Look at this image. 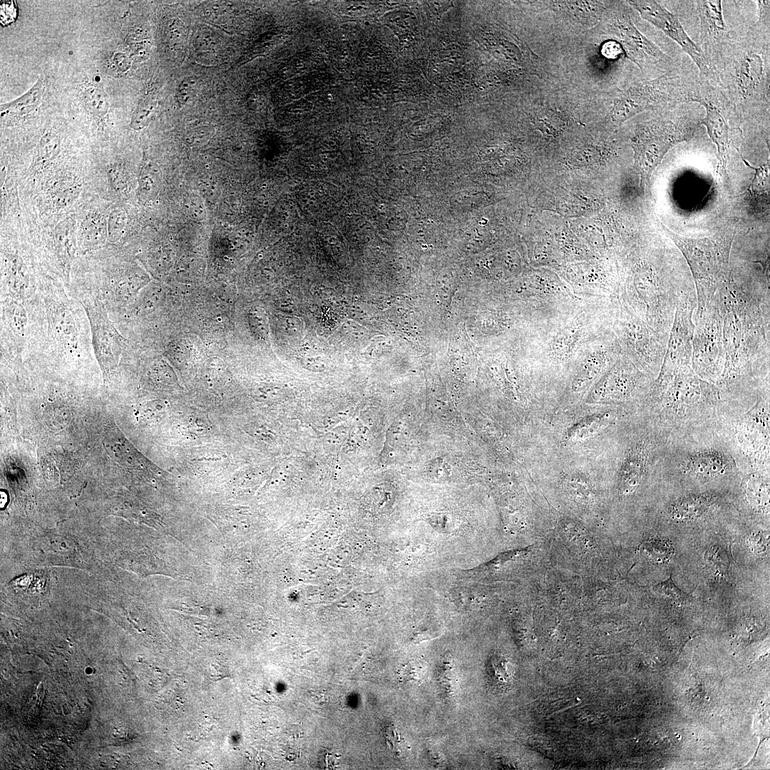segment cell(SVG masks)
Returning a JSON list of instances; mask_svg holds the SVG:
<instances>
[{
	"instance_id": "cell-1",
	"label": "cell",
	"mask_w": 770,
	"mask_h": 770,
	"mask_svg": "<svg viewBox=\"0 0 770 770\" xmlns=\"http://www.w3.org/2000/svg\"><path fill=\"white\" fill-rule=\"evenodd\" d=\"M722 317L724 363L719 393L742 392L763 374L770 359L769 279L750 282L729 269L715 293Z\"/></svg>"
},
{
	"instance_id": "cell-2",
	"label": "cell",
	"mask_w": 770,
	"mask_h": 770,
	"mask_svg": "<svg viewBox=\"0 0 770 770\" xmlns=\"http://www.w3.org/2000/svg\"><path fill=\"white\" fill-rule=\"evenodd\" d=\"M658 224L688 265L697 295L694 314H698L712 299L728 274L734 234L690 237L672 231L661 221L658 220Z\"/></svg>"
},
{
	"instance_id": "cell-3",
	"label": "cell",
	"mask_w": 770,
	"mask_h": 770,
	"mask_svg": "<svg viewBox=\"0 0 770 770\" xmlns=\"http://www.w3.org/2000/svg\"><path fill=\"white\" fill-rule=\"evenodd\" d=\"M692 366L701 379L714 384L724 368L722 317L715 297L698 314H694Z\"/></svg>"
},
{
	"instance_id": "cell-4",
	"label": "cell",
	"mask_w": 770,
	"mask_h": 770,
	"mask_svg": "<svg viewBox=\"0 0 770 770\" xmlns=\"http://www.w3.org/2000/svg\"><path fill=\"white\" fill-rule=\"evenodd\" d=\"M616 329L629 359L651 376L659 374L669 335L648 325L625 305L622 307Z\"/></svg>"
},
{
	"instance_id": "cell-5",
	"label": "cell",
	"mask_w": 770,
	"mask_h": 770,
	"mask_svg": "<svg viewBox=\"0 0 770 770\" xmlns=\"http://www.w3.org/2000/svg\"><path fill=\"white\" fill-rule=\"evenodd\" d=\"M687 138L683 128L670 120H654L633 138L635 158L643 180L649 179L669 150Z\"/></svg>"
},
{
	"instance_id": "cell-6",
	"label": "cell",
	"mask_w": 770,
	"mask_h": 770,
	"mask_svg": "<svg viewBox=\"0 0 770 770\" xmlns=\"http://www.w3.org/2000/svg\"><path fill=\"white\" fill-rule=\"evenodd\" d=\"M697 306L695 291L684 292L680 295L659 373L669 374L692 366L694 329L693 317Z\"/></svg>"
},
{
	"instance_id": "cell-7",
	"label": "cell",
	"mask_w": 770,
	"mask_h": 770,
	"mask_svg": "<svg viewBox=\"0 0 770 770\" xmlns=\"http://www.w3.org/2000/svg\"><path fill=\"white\" fill-rule=\"evenodd\" d=\"M627 3L638 11L642 18L676 42L694 62L701 74L709 73V63L704 53L686 33L675 14L656 1L631 0Z\"/></svg>"
},
{
	"instance_id": "cell-8",
	"label": "cell",
	"mask_w": 770,
	"mask_h": 770,
	"mask_svg": "<svg viewBox=\"0 0 770 770\" xmlns=\"http://www.w3.org/2000/svg\"><path fill=\"white\" fill-rule=\"evenodd\" d=\"M667 81V76H662L620 93L613 101V121L621 124L641 112L653 111L664 104L669 100Z\"/></svg>"
},
{
	"instance_id": "cell-9",
	"label": "cell",
	"mask_w": 770,
	"mask_h": 770,
	"mask_svg": "<svg viewBox=\"0 0 770 770\" xmlns=\"http://www.w3.org/2000/svg\"><path fill=\"white\" fill-rule=\"evenodd\" d=\"M63 294H46L48 334L59 354H78L80 334L77 321Z\"/></svg>"
},
{
	"instance_id": "cell-10",
	"label": "cell",
	"mask_w": 770,
	"mask_h": 770,
	"mask_svg": "<svg viewBox=\"0 0 770 770\" xmlns=\"http://www.w3.org/2000/svg\"><path fill=\"white\" fill-rule=\"evenodd\" d=\"M92 332L94 353L103 370L108 371L117 364L120 352V338L101 302H85Z\"/></svg>"
},
{
	"instance_id": "cell-11",
	"label": "cell",
	"mask_w": 770,
	"mask_h": 770,
	"mask_svg": "<svg viewBox=\"0 0 770 770\" xmlns=\"http://www.w3.org/2000/svg\"><path fill=\"white\" fill-rule=\"evenodd\" d=\"M646 381L645 376L625 356L616 361L596 389L600 400L622 401L632 396Z\"/></svg>"
},
{
	"instance_id": "cell-12",
	"label": "cell",
	"mask_w": 770,
	"mask_h": 770,
	"mask_svg": "<svg viewBox=\"0 0 770 770\" xmlns=\"http://www.w3.org/2000/svg\"><path fill=\"white\" fill-rule=\"evenodd\" d=\"M734 461L725 453L715 448H707L687 454L680 463L685 475L700 480H709L732 471Z\"/></svg>"
},
{
	"instance_id": "cell-13",
	"label": "cell",
	"mask_w": 770,
	"mask_h": 770,
	"mask_svg": "<svg viewBox=\"0 0 770 770\" xmlns=\"http://www.w3.org/2000/svg\"><path fill=\"white\" fill-rule=\"evenodd\" d=\"M649 451L648 442L642 441L627 452L618 474V490L622 496L632 494L642 484L646 473Z\"/></svg>"
},
{
	"instance_id": "cell-14",
	"label": "cell",
	"mask_w": 770,
	"mask_h": 770,
	"mask_svg": "<svg viewBox=\"0 0 770 770\" xmlns=\"http://www.w3.org/2000/svg\"><path fill=\"white\" fill-rule=\"evenodd\" d=\"M690 100L705 108L706 115L701 123L705 126L708 135L717 147L720 171H725L729 148V125L722 113L711 103L698 98H692Z\"/></svg>"
},
{
	"instance_id": "cell-15",
	"label": "cell",
	"mask_w": 770,
	"mask_h": 770,
	"mask_svg": "<svg viewBox=\"0 0 770 770\" xmlns=\"http://www.w3.org/2000/svg\"><path fill=\"white\" fill-rule=\"evenodd\" d=\"M717 501V497L709 493H692L673 501L668 507L669 515L674 520L688 522L704 517Z\"/></svg>"
},
{
	"instance_id": "cell-16",
	"label": "cell",
	"mask_w": 770,
	"mask_h": 770,
	"mask_svg": "<svg viewBox=\"0 0 770 770\" xmlns=\"http://www.w3.org/2000/svg\"><path fill=\"white\" fill-rule=\"evenodd\" d=\"M4 280L12 299L20 300L29 297L31 288L29 271L19 256L9 255L5 259Z\"/></svg>"
},
{
	"instance_id": "cell-17",
	"label": "cell",
	"mask_w": 770,
	"mask_h": 770,
	"mask_svg": "<svg viewBox=\"0 0 770 770\" xmlns=\"http://www.w3.org/2000/svg\"><path fill=\"white\" fill-rule=\"evenodd\" d=\"M43 91V80L40 78L26 93L18 98L1 105L4 119H20L31 113L38 105Z\"/></svg>"
},
{
	"instance_id": "cell-18",
	"label": "cell",
	"mask_w": 770,
	"mask_h": 770,
	"mask_svg": "<svg viewBox=\"0 0 770 770\" xmlns=\"http://www.w3.org/2000/svg\"><path fill=\"white\" fill-rule=\"evenodd\" d=\"M620 29L624 41L638 54L653 63L664 59L665 56L661 50L641 34L630 21L620 24Z\"/></svg>"
},
{
	"instance_id": "cell-19",
	"label": "cell",
	"mask_w": 770,
	"mask_h": 770,
	"mask_svg": "<svg viewBox=\"0 0 770 770\" xmlns=\"http://www.w3.org/2000/svg\"><path fill=\"white\" fill-rule=\"evenodd\" d=\"M764 64L756 53L747 54L741 61L737 72V84L741 93L746 96L754 91L762 78Z\"/></svg>"
},
{
	"instance_id": "cell-20",
	"label": "cell",
	"mask_w": 770,
	"mask_h": 770,
	"mask_svg": "<svg viewBox=\"0 0 770 770\" xmlns=\"http://www.w3.org/2000/svg\"><path fill=\"white\" fill-rule=\"evenodd\" d=\"M615 347L596 352V356H590L582 364L573 380V388L575 390L584 389L600 374L610 356L618 353Z\"/></svg>"
},
{
	"instance_id": "cell-21",
	"label": "cell",
	"mask_w": 770,
	"mask_h": 770,
	"mask_svg": "<svg viewBox=\"0 0 770 770\" xmlns=\"http://www.w3.org/2000/svg\"><path fill=\"white\" fill-rule=\"evenodd\" d=\"M697 5L699 16L704 29L714 34L726 30L721 1H698Z\"/></svg>"
},
{
	"instance_id": "cell-22",
	"label": "cell",
	"mask_w": 770,
	"mask_h": 770,
	"mask_svg": "<svg viewBox=\"0 0 770 770\" xmlns=\"http://www.w3.org/2000/svg\"><path fill=\"white\" fill-rule=\"evenodd\" d=\"M107 239V222L99 215L88 216L82 225V241L88 250L100 247Z\"/></svg>"
},
{
	"instance_id": "cell-23",
	"label": "cell",
	"mask_w": 770,
	"mask_h": 770,
	"mask_svg": "<svg viewBox=\"0 0 770 770\" xmlns=\"http://www.w3.org/2000/svg\"><path fill=\"white\" fill-rule=\"evenodd\" d=\"M161 183L160 168L154 163H147L142 168L139 178V196L144 201L155 197Z\"/></svg>"
},
{
	"instance_id": "cell-24",
	"label": "cell",
	"mask_w": 770,
	"mask_h": 770,
	"mask_svg": "<svg viewBox=\"0 0 770 770\" xmlns=\"http://www.w3.org/2000/svg\"><path fill=\"white\" fill-rule=\"evenodd\" d=\"M153 91L147 92L139 101L131 118L130 126L141 130L150 122L157 106V97Z\"/></svg>"
},
{
	"instance_id": "cell-25",
	"label": "cell",
	"mask_w": 770,
	"mask_h": 770,
	"mask_svg": "<svg viewBox=\"0 0 770 770\" xmlns=\"http://www.w3.org/2000/svg\"><path fill=\"white\" fill-rule=\"evenodd\" d=\"M580 331V327L578 324H573L563 329L553 341V354L559 358L566 357L578 342Z\"/></svg>"
},
{
	"instance_id": "cell-26",
	"label": "cell",
	"mask_w": 770,
	"mask_h": 770,
	"mask_svg": "<svg viewBox=\"0 0 770 770\" xmlns=\"http://www.w3.org/2000/svg\"><path fill=\"white\" fill-rule=\"evenodd\" d=\"M705 565L712 575L718 577H727L730 567V560L727 551L719 545L709 547L704 556Z\"/></svg>"
},
{
	"instance_id": "cell-27",
	"label": "cell",
	"mask_w": 770,
	"mask_h": 770,
	"mask_svg": "<svg viewBox=\"0 0 770 770\" xmlns=\"http://www.w3.org/2000/svg\"><path fill=\"white\" fill-rule=\"evenodd\" d=\"M73 227L68 221L61 223L56 230V248L60 260L67 265L75 252Z\"/></svg>"
},
{
	"instance_id": "cell-28",
	"label": "cell",
	"mask_w": 770,
	"mask_h": 770,
	"mask_svg": "<svg viewBox=\"0 0 770 770\" xmlns=\"http://www.w3.org/2000/svg\"><path fill=\"white\" fill-rule=\"evenodd\" d=\"M84 99L88 110L97 118L104 117L108 111L109 102L105 91L98 86H90L84 91Z\"/></svg>"
},
{
	"instance_id": "cell-29",
	"label": "cell",
	"mask_w": 770,
	"mask_h": 770,
	"mask_svg": "<svg viewBox=\"0 0 770 770\" xmlns=\"http://www.w3.org/2000/svg\"><path fill=\"white\" fill-rule=\"evenodd\" d=\"M642 551L648 558L657 563H665L672 558L674 550L671 543L662 539H652L645 543Z\"/></svg>"
},
{
	"instance_id": "cell-30",
	"label": "cell",
	"mask_w": 770,
	"mask_h": 770,
	"mask_svg": "<svg viewBox=\"0 0 770 770\" xmlns=\"http://www.w3.org/2000/svg\"><path fill=\"white\" fill-rule=\"evenodd\" d=\"M60 150V137L53 132L46 133L38 145L37 162L43 164L53 160L58 155Z\"/></svg>"
},
{
	"instance_id": "cell-31",
	"label": "cell",
	"mask_w": 770,
	"mask_h": 770,
	"mask_svg": "<svg viewBox=\"0 0 770 770\" xmlns=\"http://www.w3.org/2000/svg\"><path fill=\"white\" fill-rule=\"evenodd\" d=\"M607 422V417L598 416L590 417L580 421L568 432V438L579 440L589 437L597 432Z\"/></svg>"
},
{
	"instance_id": "cell-32",
	"label": "cell",
	"mask_w": 770,
	"mask_h": 770,
	"mask_svg": "<svg viewBox=\"0 0 770 770\" xmlns=\"http://www.w3.org/2000/svg\"><path fill=\"white\" fill-rule=\"evenodd\" d=\"M125 223L126 215L123 210L115 209L111 212L107 221V240L110 242H115L120 238Z\"/></svg>"
},
{
	"instance_id": "cell-33",
	"label": "cell",
	"mask_w": 770,
	"mask_h": 770,
	"mask_svg": "<svg viewBox=\"0 0 770 770\" xmlns=\"http://www.w3.org/2000/svg\"><path fill=\"white\" fill-rule=\"evenodd\" d=\"M743 162L750 168L754 170L755 173L754 178L750 185V190L751 193L756 194L761 192L769 190V162L764 163L759 167H753L748 162L742 158Z\"/></svg>"
},
{
	"instance_id": "cell-34",
	"label": "cell",
	"mask_w": 770,
	"mask_h": 770,
	"mask_svg": "<svg viewBox=\"0 0 770 770\" xmlns=\"http://www.w3.org/2000/svg\"><path fill=\"white\" fill-rule=\"evenodd\" d=\"M564 486L571 494L576 497H583L590 500V488L588 483L582 477L577 474L568 476L564 479Z\"/></svg>"
},
{
	"instance_id": "cell-35",
	"label": "cell",
	"mask_w": 770,
	"mask_h": 770,
	"mask_svg": "<svg viewBox=\"0 0 770 770\" xmlns=\"http://www.w3.org/2000/svg\"><path fill=\"white\" fill-rule=\"evenodd\" d=\"M654 590L659 595L679 602L685 600L687 596L675 585L671 576L667 580L654 585Z\"/></svg>"
},
{
	"instance_id": "cell-36",
	"label": "cell",
	"mask_w": 770,
	"mask_h": 770,
	"mask_svg": "<svg viewBox=\"0 0 770 770\" xmlns=\"http://www.w3.org/2000/svg\"><path fill=\"white\" fill-rule=\"evenodd\" d=\"M197 90V82L192 78H186L180 83L177 91V101L181 105H186L195 97Z\"/></svg>"
},
{
	"instance_id": "cell-37",
	"label": "cell",
	"mask_w": 770,
	"mask_h": 770,
	"mask_svg": "<svg viewBox=\"0 0 770 770\" xmlns=\"http://www.w3.org/2000/svg\"><path fill=\"white\" fill-rule=\"evenodd\" d=\"M748 543L751 550L758 553H762L769 545L768 534L762 531L754 532L749 537Z\"/></svg>"
},
{
	"instance_id": "cell-38",
	"label": "cell",
	"mask_w": 770,
	"mask_h": 770,
	"mask_svg": "<svg viewBox=\"0 0 770 770\" xmlns=\"http://www.w3.org/2000/svg\"><path fill=\"white\" fill-rule=\"evenodd\" d=\"M1 23L6 26L14 22L17 16V8L14 1H4L1 3Z\"/></svg>"
},
{
	"instance_id": "cell-39",
	"label": "cell",
	"mask_w": 770,
	"mask_h": 770,
	"mask_svg": "<svg viewBox=\"0 0 770 770\" xmlns=\"http://www.w3.org/2000/svg\"><path fill=\"white\" fill-rule=\"evenodd\" d=\"M602 54L607 58L616 59L624 53L622 45L616 41L605 42L601 48Z\"/></svg>"
},
{
	"instance_id": "cell-40",
	"label": "cell",
	"mask_w": 770,
	"mask_h": 770,
	"mask_svg": "<svg viewBox=\"0 0 770 770\" xmlns=\"http://www.w3.org/2000/svg\"><path fill=\"white\" fill-rule=\"evenodd\" d=\"M210 134V130L209 128H196L191 131V133L189 135L187 140H192L190 141L192 143L197 142L199 143L203 142V140H207L209 138Z\"/></svg>"
},
{
	"instance_id": "cell-41",
	"label": "cell",
	"mask_w": 770,
	"mask_h": 770,
	"mask_svg": "<svg viewBox=\"0 0 770 770\" xmlns=\"http://www.w3.org/2000/svg\"><path fill=\"white\" fill-rule=\"evenodd\" d=\"M1 506L4 507L5 505V504H6V503L7 497H6V493L4 492L1 491Z\"/></svg>"
}]
</instances>
